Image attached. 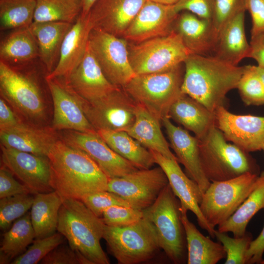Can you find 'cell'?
<instances>
[{
    "instance_id": "6da1fadb",
    "label": "cell",
    "mask_w": 264,
    "mask_h": 264,
    "mask_svg": "<svg viewBox=\"0 0 264 264\" xmlns=\"http://www.w3.org/2000/svg\"><path fill=\"white\" fill-rule=\"evenodd\" d=\"M47 157L52 186L62 198L81 199L88 194L107 190L109 178L96 162L86 153L60 138Z\"/></svg>"
},
{
    "instance_id": "7a4b0ae2",
    "label": "cell",
    "mask_w": 264,
    "mask_h": 264,
    "mask_svg": "<svg viewBox=\"0 0 264 264\" xmlns=\"http://www.w3.org/2000/svg\"><path fill=\"white\" fill-rule=\"evenodd\" d=\"M183 94L215 112L227 93L237 88L244 66H233L213 55L191 54L184 62Z\"/></svg>"
},
{
    "instance_id": "3957f363",
    "label": "cell",
    "mask_w": 264,
    "mask_h": 264,
    "mask_svg": "<svg viewBox=\"0 0 264 264\" xmlns=\"http://www.w3.org/2000/svg\"><path fill=\"white\" fill-rule=\"evenodd\" d=\"M63 198L57 231L89 264H109L100 244L105 226L101 218L95 215L81 200Z\"/></svg>"
},
{
    "instance_id": "277c9868",
    "label": "cell",
    "mask_w": 264,
    "mask_h": 264,
    "mask_svg": "<svg viewBox=\"0 0 264 264\" xmlns=\"http://www.w3.org/2000/svg\"><path fill=\"white\" fill-rule=\"evenodd\" d=\"M37 62L13 67L0 61V94L22 120L45 126L47 106L44 89L36 74Z\"/></svg>"
},
{
    "instance_id": "5b68a950",
    "label": "cell",
    "mask_w": 264,
    "mask_h": 264,
    "mask_svg": "<svg viewBox=\"0 0 264 264\" xmlns=\"http://www.w3.org/2000/svg\"><path fill=\"white\" fill-rule=\"evenodd\" d=\"M198 139L201 167L210 182L228 180L248 172L259 175L258 166L247 153L228 143L216 125Z\"/></svg>"
},
{
    "instance_id": "8992f818",
    "label": "cell",
    "mask_w": 264,
    "mask_h": 264,
    "mask_svg": "<svg viewBox=\"0 0 264 264\" xmlns=\"http://www.w3.org/2000/svg\"><path fill=\"white\" fill-rule=\"evenodd\" d=\"M183 64L164 72L135 75L122 88L138 105L161 121L183 94Z\"/></svg>"
},
{
    "instance_id": "52a82bcc",
    "label": "cell",
    "mask_w": 264,
    "mask_h": 264,
    "mask_svg": "<svg viewBox=\"0 0 264 264\" xmlns=\"http://www.w3.org/2000/svg\"><path fill=\"white\" fill-rule=\"evenodd\" d=\"M154 225L160 248L174 264L187 262L186 235L181 220L180 203L168 183L156 200L143 210Z\"/></svg>"
},
{
    "instance_id": "ba28073f",
    "label": "cell",
    "mask_w": 264,
    "mask_h": 264,
    "mask_svg": "<svg viewBox=\"0 0 264 264\" xmlns=\"http://www.w3.org/2000/svg\"><path fill=\"white\" fill-rule=\"evenodd\" d=\"M108 250L120 264H136L152 259L160 248L155 228L143 217L124 227L105 224L103 236Z\"/></svg>"
},
{
    "instance_id": "9c48e42d",
    "label": "cell",
    "mask_w": 264,
    "mask_h": 264,
    "mask_svg": "<svg viewBox=\"0 0 264 264\" xmlns=\"http://www.w3.org/2000/svg\"><path fill=\"white\" fill-rule=\"evenodd\" d=\"M129 60L136 75L166 71L184 63L192 54L174 29L169 34L128 44Z\"/></svg>"
},
{
    "instance_id": "30bf717a",
    "label": "cell",
    "mask_w": 264,
    "mask_h": 264,
    "mask_svg": "<svg viewBox=\"0 0 264 264\" xmlns=\"http://www.w3.org/2000/svg\"><path fill=\"white\" fill-rule=\"evenodd\" d=\"M259 176L248 172L228 180L211 182L199 207L212 228L226 221L236 212L256 187Z\"/></svg>"
},
{
    "instance_id": "8fae6325",
    "label": "cell",
    "mask_w": 264,
    "mask_h": 264,
    "mask_svg": "<svg viewBox=\"0 0 264 264\" xmlns=\"http://www.w3.org/2000/svg\"><path fill=\"white\" fill-rule=\"evenodd\" d=\"M78 99L86 116L96 131H126L135 121L137 104L122 88H117L93 101H88L78 95Z\"/></svg>"
},
{
    "instance_id": "7c38bea8",
    "label": "cell",
    "mask_w": 264,
    "mask_h": 264,
    "mask_svg": "<svg viewBox=\"0 0 264 264\" xmlns=\"http://www.w3.org/2000/svg\"><path fill=\"white\" fill-rule=\"evenodd\" d=\"M128 42L122 37L92 29L88 46L104 75L114 86L124 87L136 74L130 62Z\"/></svg>"
},
{
    "instance_id": "4fadbf2b",
    "label": "cell",
    "mask_w": 264,
    "mask_h": 264,
    "mask_svg": "<svg viewBox=\"0 0 264 264\" xmlns=\"http://www.w3.org/2000/svg\"><path fill=\"white\" fill-rule=\"evenodd\" d=\"M168 183L165 173L158 166L109 178L107 190L119 195L131 207L143 210L154 203Z\"/></svg>"
},
{
    "instance_id": "5bb4252c",
    "label": "cell",
    "mask_w": 264,
    "mask_h": 264,
    "mask_svg": "<svg viewBox=\"0 0 264 264\" xmlns=\"http://www.w3.org/2000/svg\"><path fill=\"white\" fill-rule=\"evenodd\" d=\"M60 138L66 144L89 155L109 178L124 176L139 169L114 152L97 132L61 131Z\"/></svg>"
},
{
    "instance_id": "9a60e30c",
    "label": "cell",
    "mask_w": 264,
    "mask_h": 264,
    "mask_svg": "<svg viewBox=\"0 0 264 264\" xmlns=\"http://www.w3.org/2000/svg\"><path fill=\"white\" fill-rule=\"evenodd\" d=\"M2 165L22 181L31 194L54 191L47 156H41L0 145Z\"/></svg>"
},
{
    "instance_id": "2e32d148",
    "label": "cell",
    "mask_w": 264,
    "mask_h": 264,
    "mask_svg": "<svg viewBox=\"0 0 264 264\" xmlns=\"http://www.w3.org/2000/svg\"><path fill=\"white\" fill-rule=\"evenodd\" d=\"M214 113L216 126L227 141L247 153L264 150V116L233 114L223 106Z\"/></svg>"
},
{
    "instance_id": "e0dca14e",
    "label": "cell",
    "mask_w": 264,
    "mask_h": 264,
    "mask_svg": "<svg viewBox=\"0 0 264 264\" xmlns=\"http://www.w3.org/2000/svg\"><path fill=\"white\" fill-rule=\"evenodd\" d=\"M45 80L53 104L52 128L57 132H96L82 110L78 95L64 80L58 78Z\"/></svg>"
},
{
    "instance_id": "ac0fdd59",
    "label": "cell",
    "mask_w": 264,
    "mask_h": 264,
    "mask_svg": "<svg viewBox=\"0 0 264 264\" xmlns=\"http://www.w3.org/2000/svg\"><path fill=\"white\" fill-rule=\"evenodd\" d=\"M178 14L174 5L147 0L122 37L132 43H138L167 35L173 30Z\"/></svg>"
},
{
    "instance_id": "d6986e66",
    "label": "cell",
    "mask_w": 264,
    "mask_h": 264,
    "mask_svg": "<svg viewBox=\"0 0 264 264\" xmlns=\"http://www.w3.org/2000/svg\"><path fill=\"white\" fill-rule=\"evenodd\" d=\"M155 163L165 173L169 184L180 203V208L192 212L200 227L215 238V228L206 220L200 209L203 193L198 185L182 171L176 160L166 158L159 153L150 150Z\"/></svg>"
},
{
    "instance_id": "ffe728a7",
    "label": "cell",
    "mask_w": 264,
    "mask_h": 264,
    "mask_svg": "<svg viewBox=\"0 0 264 264\" xmlns=\"http://www.w3.org/2000/svg\"><path fill=\"white\" fill-rule=\"evenodd\" d=\"M147 0H97L88 16L92 29L122 37Z\"/></svg>"
},
{
    "instance_id": "44dd1931",
    "label": "cell",
    "mask_w": 264,
    "mask_h": 264,
    "mask_svg": "<svg viewBox=\"0 0 264 264\" xmlns=\"http://www.w3.org/2000/svg\"><path fill=\"white\" fill-rule=\"evenodd\" d=\"M161 122L177 161L184 166L189 177L198 185L203 194L211 182L201 167L198 138L191 135L187 130L174 125L168 116Z\"/></svg>"
},
{
    "instance_id": "7402d4cb",
    "label": "cell",
    "mask_w": 264,
    "mask_h": 264,
    "mask_svg": "<svg viewBox=\"0 0 264 264\" xmlns=\"http://www.w3.org/2000/svg\"><path fill=\"white\" fill-rule=\"evenodd\" d=\"M52 127L36 125L24 121L11 129L0 131V145L34 154L47 156L60 139Z\"/></svg>"
},
{
    "instance_id": "603a6c76",
    "label": "cell",
    "mask_w": 264,
    "mask_h": 264,
    "mask_svg": "<svg viewBox=\"0 0 264 264\" xmlns=\"http://www.w3.org/2000/svg\"><path fill=\"white\" fill-rule=\"evenodd\" d=\"M64 80L76 94L88 101L99 99L118 88L104 75L88 43L81 63Z\"/></svg>"
},
{
    "instance_id": "cb8c5ba5",
    "label": "cell",
    "mask_w": 264,
    "mask_h": 264,
    "mask_svg": "<svg viewBox=\"0 0 264 264\" xmlns=\"http://www.w3.org/2000/svg\"><path fill=\"white\" fill-rule=\"evenodd\" d=\"M92 26L88 15H80L66 34L62 45L60 57L54 70L46 79H67L78 66L86 52Z\"/></svg>"
},
{
    "instance_id": "d4e9b609",
    "label": "cell",
    "mask_w": 264,
    "mask_h": 264,
    "mask_svg": "<svg viewBox=\"0 0 264 264\" xmlns=\"http://www.w3.org/2000/svg\"><path fill=\"white\" fill-rule=\"evenodd\" d=\"M174 29L180 35L184 44L192 54L213 55L216 41L210 21L184 11L180 14L179 13Z\"/></svg>"
},
{
    "instance_id": "484cf974",
    "label": "cell",
    "mask_w": 264,
    "mask_h": 264,
    "mask_svg": "<svg viewBox=\"0 0 264 264\" xmlns=\"http://www.w3.org/2000/svg\"><path fill=\"white\" fill-rule=\"evenodd\" d=\"M242 11L232 18L223 28L218 38L213 56L233 66L248 57L250 44L244 30V14Z\"/></svg>"
},
{
    "instance_id": "4316f807",
    "label": "cell",
    "mask_w": 264,
    "mask_h": 264,
    "mask_svg": "<svg viewBox=\"0 0 264 264\" xmlns=\"http://www.w3.org/2000/svg\"><path fill=\"white\" fill-rule=\"evenodd\" d=\"M38 60V45L30 26L11 30L0 40V61L5 64L23 67Z\"/></svg>"
},
{
    "instance_id": "83f0119b",
    "label": "cell",
    "mask_w": 264,
    "mask_h": 264,
    "mask_svg": "<svg viewBox=\"0 0 264 264\" xmlns=\"http://www.w3.org/2000/svg\"><path fill=\"white\" fill-rule=\"evenodd\" d=\"M72 24L62 22H33L30 26L38 44L40 61L47 74L55 68L63 41Z\"/></svg>"
},
{
    "instance_id": "f1b7e54d",
    "label": "cell",
    "mask_w": 264,
    "mask_h": 264,
    "mask_svg": "<svg viewBox=\"0 0 264 264\" xmlns=\"http://www.w3.org/2000/svg\"><path fill=\"white\" fill-rule=\"evenodd\" d=\"M168 117L193 132L198 139L216 125L215 113L185 94L172 105Z\"/></svg>"
},
{
    "instance_id": "f546056e",
    "label": "cell",
    "mask_w": 264,
    "mask_h": 264,
    "mask_svg": "<svg viewBox=\"0 0 264 264\" xmlns=\"http://www.w3.org/2000/svg\"><path fill=\"white\" fill-rule=\"evenodd\" d=\"M181 220L184 227L188 264H216L226 258L222 244L204 236L189 220L187 211L180 208Z\"/></svg>"
},
{
    "instance_id": "4dcf8cb0",
    "label": "cell",
    "mask_w": 264,
    "mask_h": 264,
    "mask_svg": "<svg viewBox=\"0 0 264 264\" xmlns=\"http://www.w3.org/2000/svg\"><path fill=\"white\" fill-rule=\"evenodd\" d=\"M160 122L137 104L135 121L125 132L149 150L156 152L166 158L177 160L162 133Z\"/></svg>"
},
{
    "instance_id": "1f68e13d",
    "label": "cell",
    "mask_w": 264,
    "mask_h": 264,
    "mask_svg": "<svg viewBox=\"0 0 264 264\" xmlns=\"http://www.w3.org/2000/svg\"><path fill=\"white\" fill-rule=\"evenodd\" d=\"M63 201V198L55 191L35 195L30 213L35 239L55 233Z\"/></svg>"
},
{
    "instance_id": "d6a6232c",
    "label": "cell",
    "mask_w": 264,
    "mask_h": 264,
    "mask_svg": "<svg viewBox=\"0 0 264 264\" xmlns=\"http://www.w3.org/2000/svg\"><path fill=\"white\" fill-rule=\"evenodd\" d=\"M97 132L114 152L138 169H150L156 164L151 151L126 132L100 130Z\"/></svg>"
},
{
    "instance_id": "836d02e7",
    "label": "cell",
    "mask_w": 264,
    "mask_h": 264,
    "mask_svg": "<svg viewBox=\"0 0 264 264\" xmlns=\"http://www.w3.org/2000/svg\"><path fill=\"white\" fill-rule=\"evenodd\" d=\"M34 239L35 232L30 213L28 212L15 220L3 234L0 247V264H11L27 250Z\"/></svg>"
},
{
    "instance_id": "e575fe53",
    "label": "cell",
    "mask_w": 264,
    "mask_h": 264,
    "mask_svg": "<svg viewBox=\"0 0 264 264\" xmlns=\"http://www.w3.org/2000/svg\"><path fill=\"white\" fill-rule=\"evenodd\" d=\"M264 209V172L259 176L253 190L236 212L225 222L218 226L221 232H232L235 237L243 236L252 217Z\"/></svg>"
},
{
    "instance_id": "d590c367",
    "label": "cell",
    "mask_w": 264,
    "mask_h": 264,
    "mask_svg": "<svg viewBox=\"0 0 264 264\" xmlns=\"http://www.w3.org/2000/svg\"><path fill=\"white\" fill-rule=\"evenodd\" d=\"M33 22L74 23L82 11L81 0H35Z\"/></svg>"
},
{
    "instance_id": "8d00e7d4",
    "label": "cell",
    "mask_w": 264,
    "mask_h": 264,
    "mask_svg": "<svg viewBox=\"0 0 264 264\" xmlns=\"http://www.w3.org/2000/svg\"><path fill=\"white\" fill-rule=\"evenodd\" d=\"M35 7V0H0V30L30 26Z\"/></svg>"
},
{
    "instance_id": "74e56055",
    "label": "cell",
    "mask_w": 264,
    "mask_h": 264,
    "mask_svg": "<svg viewBox=\"0 0 264 264\" xmlns=\"http://www.w3.org/2000/svg\"><path fill=\"white\" fill-rule=\"evenodd\" d=\"M34 198V194L25 193L0 198V230L5 232L13 222L27 213Z\"/></svg>"
},
{
    "instance_id": "f35d334b",
    "label": "cell",
    "mask_w": 264,
    "mask_h": 264,
    "mask_svg": "<svg viewBox=\"0 0 264 264\" xmlns=\"http://www.w3.org/2000/svg\"><path fill=\"white\" fill-rule=\"evenodd\" d=\"M237 88L242 100L247 105H264V87L253 65L244 66Z\"/></svg>"
},
{
    "instance_id": "ab89813d",
    "label": "cell",
    "mask_w": 264,
    "mask_h": 264,
    "mask_svg": "<svg viewBox=\"0 0 264 264\" xmlns=\"http://www.w3.org/2000/svg\"><path fill=\"white\" fill-rule=\"evenodd\" d=\"M64 237L59 232L50 236L35 239L22 255L15 259L11 264H36L52 250L64 243Z\"/></svg>"
},
{
    "instance_id": "60d3db41",
    "label": "cell",
    "mask_w": 264,
    "mask_h": 264,
    "mask_svg": "<svg viewBox=\"0 0 264 264\" xmlns=\"http://www.w3.org/2000/svg\"><path fill=\"white\" fill-rule=\"evenodd\" d=\"M215 238L223 246L226 252L225 264H245L246 254L253 240L252 235L246 232L242 236L232 238L226 233L215 231Z\"/></svg>"
},
{
    "instance_id": "b9f144b4",
    "label": "cell",
    "mask_w": 264,
    "mask_h": 264,
    "mask_svg": "<svg viewBox=\"0 0 264 264\" xmlns=\"http://www.w3.org/2000/svg\"><path fill=\"white\" fill-rule=\"evenodd\" d=\"M246 0H215L211 20L216 44L224 26L239 12L245 10Z\"/></svg>"
},
{
    "instance_id": "7bdbcfd3",
    "label": "cell",
    "mask_w": 264,
    "mask_h": 264,
    "mask_svg": "<svg viewBox=\"0 0 264 264\" xmlns=\"http://www.w3.org/2000/svg\"><path fill=\"white\" fill-rule=\"evenodd\" d=\"M143 218V210L131 206L114 205L107 209L101 218L106 225L124 227L134 224Z\"/></svg>"
},
{
    "instance_id": "ee69618b",
    "label": "cell",
    "mask_w": 264,
    "mask_h": 264,
    "mask_svg": "<svg viewBox=\"0 0 264 264\" xmlns=\"http://www.w3.org/2000/svg\"><path fill=\"white\" fill-rule=\"evenodd\" d=\"M80 200L99 218H101L104 212L112 206H131L128 202L119 195L108 190L88 194Z\"/></svg>"
},
{
    "instance_id": "f6af8a7d",
    "label": "cell",
    "mask_w": 264,
    "mask_h": 264,
    "mask_svg": "<svg viewBox=\"0 0 264 264\" xmlns=\"http://www.w3.org/2000/svg\"><path fill=\"white\" fill-rule=\"evenodd\" d=\"M42 264H89L85 258L68 244H60L43 258Z\"/></svg>"
},
{
    "instance_id": "bcb514c9",
    "label": "cell",
    "mask_w": 264,
    "mask_h": 264,
    "mask_svg": "<svg viewBox=\"0 0 264 264\" xmlns=\"http://www.w3.org/2000/svg\"><path fill=\"white\" fill-rule=\"evenodd\" d=\"M215 0H180L174 5L176 12L189 11L201 19L211 21Z\"/></svg>"
},
{
    "instance_id": "7dc6e473",
    "label": "cell",
    "mask_w": 264,
    "mask_h": 264,
    "mask_svg": "<svg viewBox=\"0 0 264 264\" xmlns=\"http://www.w3.org/2000/svg\"><path fill=\"white\" fill-rule=\"evenodd\" d=\"M25 193H31L23 184L16 180L9 169L2 165L0 169V198Z\"/></svg>"
},
{
    "instance_id": "c3c4849f",
    "label": "cell",
    "mask_w": 264,
    "mask_h": 264,
    "mask_svg": "<svg viewBox=\"0 0 264 264\" xmlns=\"http://www.w3.org/2000/svg\"><path fill=\"white\" fill-rule=\"evenodd\" d=\"M246 10L252 20L251 37L264 33V0H246Z\"/></svg>"
},
{
    "instance_id": "681fc988",
    "label": "cell",
    "mask_w": 264,
    "mask_h": 264,
    "mask_svg": "<svg viewBox=\"0 0 264 264\" xmlns=\"http://www.w3.org/2000/svg\"><path fill=\"white\" fill-rule=\"evenodd\" d=\"M23 121L8 103L0 97V131L11 129Z\"/></svg>"
},
{
    "instance_id": "f907efd6",
    "label": "cell",
    "mask_w": 264,
    "mask_h": 264,
    "mask_svg": "<svg viewBox=\"0 0 264 264\" xmlns=\"http://www.w3.org/2000/svg\"><path fill=\"white\" fill-rule=\"evenodd\" d=\"M264 253V226L259 235L253 240L246 254V264H261Z\"/></svg>"
},
{
    "instance_id": "816d5d0a",
    "label": "cell",
    "mask_w": 264,
    "mask_h": 264,
    "mask_svg": "<svg viewBox=\"0 0 264 264\" xmlns=\"http://www.w3.org/2000/svg\"><path fill=\"white\" fill-rule=\"evenodd\" d=\"M248 58L254 59L257 65L264 68V33L251 37Z\"/></svg>"
},
{
    "instance_id": "f5cc1de1",
    "label": "cell",
    "mask_w": 264,
    "mask_h": 264,
    "mask_svg": "<svg viewBox=\"0 0 264 264\" xmlns=\"http://www.w3.org/2000/svg\"><path fill=\"white\" fill-rule=\"evenodd\" d=\"M97 0H81L82 3V11L81 15L87 16L90 8Z\"/></svg>"
},
{
    "instance_id": "db71d44e",
    "label": "cell",
    "mask_w": 264,
    "mask_h": 264,
    "mask_svg": "<svg viewBox=\"0 0 264 264\" xmlns=\"http://www.w3.org/2000/svg\"><path fill=\"white\" fill-rule=\"evenodd\" d=\"M254 68L259 76V78H260L263 85L264 87V68L261 67L258 65L257 66H254L253 65Z\"/></svg>"
},
{
    "instance_id": "11a10c76",
    "label": "cell",
    "mask_w": 264,
    "mask_h": 264,
    "mask_svg": "<svg viewBox=\"0 0 264 264\" xmlns=\"http://www.w3.org/2000/svg\"><path fill=\"white\" fill-rule=\"evenodd\" d=\"M157 3L167 5H173L176 4L180 0H149Z\"/></svg>"
},
{
    "instance_id": "9f6ffc18",
    "label": "cell",
    "mask_w": 264,
    "mask_h": 264,
    "mask_svg": "<svg viewBox=\"0 0 264 264\" xmlns=\"http://www.w3.org/2000/svg\"><path fill=\"white\" fill-rule=\"evenodd\" d=\"M261 264H264V260H263V261L261 263Z\"/></svg>"
},
{
    "instance_id": "6f0895ef",
    "label": "cell",
    "mask_w": 264,
    "mask_h": 264,
    "mask_svg": "<svg viewBox=\"0 0 264 264\" xmlns=\"http://www.w3.org/2000/svg\"></svg>"
}]
</instances>
